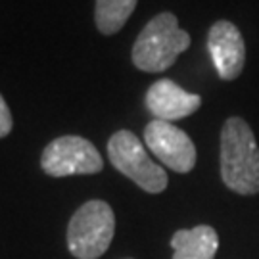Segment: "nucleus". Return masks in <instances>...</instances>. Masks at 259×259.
<instances>
[{"label": "nucleus", "instance_id": "nucleus-1", "mask_svg": "<svg viewBox=\"0 0 259 259\" xmlns=\"http://www.w3.org/2000/svg\"><path fill=\"white\" fill-rule=\"evenodd\" d=\"M221 179L236 194L259 192V148L250 125L242 117H229L223 125Z\"/></svg>", "mask_w": 259, "mask_h": 259}, {"label": "nucleus", "instance_id": "nucleus-2", "mask_svg": "<svg viewBox=\"0 0 259 259\" xmlns=\"http://www.w3.org/2000/svg\"><path fill=\"white\" fill-rule=\"evenodd\" d=\"M190 35L179 27L175 14L161 12L150 19L135 40L133 64L146 73L165 71L190 47Z\"/></svg>", "mask_w": 259, "mask_h": 259}, {"label": "nucleus", "instance_id": "nucleus-3", "mask_svg": "<svg viewBox=\"0 0 259 259\" xmlns=\"http://www.w3.org/2000/svg\"><path fill=\"white\" fill-rule=\"evenodd\" d=\"M115 215L110 204L91 200L73 213L67 227V250L77 259H98L110 248Z\"/></svg>", "mask_w": 259, "mask_h": 259}, {"label": "nucleus", "instance_id": "nucleus-4", "mask_svg": "<svg viewBox=\"0 0 259 259\" xmlns=\"http://www.w3.org/2000/svg\"><path fill=\"white\" fill-rule=\"evenodd\" d=\"M108 157L119 173L129 177L135 185L150 194H159L167 188V173L148 156L137 135L131 131H117L108 140Z\"/></svg>", "mask_w": 259, "mask_h": 259}, {"label": "nucleus", "instance_id": "nucleus-5", "mask_svg": "<svg viewBox=\"0 0 259 259\" xmlns=\"http://www.w3.org/2000/svg\"><path fill=\"white\" fill-rule=\"evenodd\" d=\"M40 167L50 177L94 175L102 171V156L91 140L65 135L58 137L48 144L42 156Z\"/></svg>", "mask_w": 259, "mask_h": 259}, {"label": "nucleus", "instance_id": "nucleus-6", "mask_svg": "<svg viewBox=\"0 0 259 259\" xmlns=\"http://www.w3.org/2000/svg\"><path fill=\"white\" fill-rule=\"evenodd\" d=\"M144 142L154 156L177 173H188L196 165V146L183 129L161 119L150 121L144 129Z\"/></svg>", "mask_w": 259, "mask_h": 259}, {"label": "nucleus", "instance_id": "nucleus-7", "mask_svg": "<svg viewBox=\"0 0 259 259\" xmlns=\"http://www.w3.org/2000/svg\"><path fill=\"white\" fill-rule=\"evenodd\" d=\"M207 50L223 81H232L242 73L246 62V47L242 33L234 23L227 19L215 21L207 35Z\"/></svg>", "mask_w": 259, "mask_h": 259}, {"label": "nucleus", "instance_id": "nucleus-8", "mask_svg": "<svg viewBox=\"0 0 259 259\" xmlns=\"http://www.w3.org/2000/svg\"><path fill=\"white\" fill-rule=\"evenodd\" d=\"M202 106V98L198 94L186 93L171 79H159L152 84L146 93V108L161 121H177L192 115Z\"/></svg>", "mask_w": 259, "mask_h": 259}, {"label": "nucleus", "instance_id": "nucleus-9", "mask_svg": "<svg viewBox=\"0 0 259 259\" xmlns=\"http://www.w3.org/2000/svg\"><path fill=\"white\" fill-rule=\"evenodd\" d=\"M173 259H213L219 248V236L209 225L177 231L171 238Z\"/></svg>", "mask_w": 259, "mask_h": 259}, {"label": "nucleus", "instance_id": "nucleus-10", "mask_svg": "<svg viewBox=\"0 0 259 259\" xmlns=\"http://www.w3.org/2000/svg\"><path fill=\"white\" fill-rule=\"evenodd\" d=\"M139 0H96L94 21L102 35H115L125 27Z\"/></svg>", "mask_w": 259, "mask_h": 259}, {"label": "nucleus", "instance_id": "nucleus-11", "mask_svg": "<svg viewBox=\"0 0 259 259\" xmlns=\"http://www.w3.org/2000/svg\"><path fill=\"white\" fill-rule=\"evenodd\" d=\"M14 127V119H12V113H10V108L4 96L0 94V139L8 137L10 131Z\"/></svg>", "mask_w": 259, "mask_h": 259}]
</instances>
